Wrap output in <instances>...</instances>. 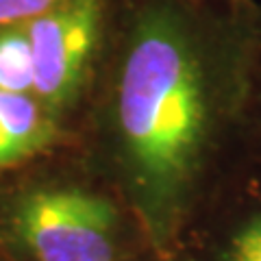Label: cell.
I'll use <instances>...</instances> for the list:
<instances>
[{"label":"cell","mask_w":261,"mask_h":261,"mask_svg":"<svg viewBox=\"0 0 261 261\" xmlns=\"http://www.w3.org/2000/svg\"><path fill=\"white\" fill-rule=\"evenodd\" d=\"M259 33L220 0H137L102 102L100 172L168 255L187 218L244 148Z\"/></svg>","instance_id":"1"},{"label":"cell","mask_w":261,"mask_h":261,"mask_svg":"<svg viewBox=\"0 0 261 261\" xmlns=\"http://www.w3.org/2000/svg\"><path fill=\"white\" fill-rule=\"evenodd\" d=\"M5 261H128L154 250L133 207L98 170L0 196Z\"/></svg>","instance_id":"2"},{"label":"cell","mask_w":261,"mask_h":261,"mask_svg":"<svg viewBox=\"0 0 261 261\" xmlns=\"http://www.w3.org/2000/svg\"><path fill=\"white\" fill-rule=\"evenodd\" d=\"M109 20V0H61L27 22L35 65L33 94L55 116L74 107L92 85L111 35Z\"/></svg>","instance_id":"3"},{"label":"cell","mask_w":261,"mask_h":261,"mask_svg":"<svg viewBox=\"0 0 261 261\" xmlns=\"http://www.w3.org/2000/svg\"><path fill=\"white\" fill-rule=\"evenodd\" d=\"M170 261H261V159L246 148L187 218Z\"/></svg>","instance_id":"4"},{"label":"cell","mask_w":261,"mask_h":261,"mask_svg":"<svg viewBox=\"0 0 261 261\" xmlns=\"http://www.w3.org/2000/svg\"><path fill=\"white\" fill-rule=\"evenodd\" d=\"M55 137V113L37 98L0 92V174L46 150Z\"/></svg>","instance_id":"5"},{"label":"cell","mask_w":261,"mask_h":261,"mask_svg":"<svg viewBox=\"0 0 261 261\" xmlns=\"http://www.w3.org/2000/svg\"><path fill=\"white\" fill-rule=\"evenodd\" d=\"M35 89V65L27 24L0 27V92L31 94Z\"/></svg>","instance_id":"6"},{"label":"cell","mask_w":261,"mask_h":261,"mask_svg":"<svg viewBox=\"0 0 261 261\" xmlns=\"http://www.w3.org/2000/svg\"><path fill=\"white\" fill-rule=\"evenodd\" d=\"M244 148L261 159V42L250 72L246 113H244Z\"/></svg>","instance_id":"7"},{"label":"cell","mask_w":261,"mask_h":261,"mask_svg":"<svg viewBox=\"0 0 261 261\" xmlns=\"http://www.w3.org/2000/svg\"><path fill=\"white\" fill-rule=\"evenodd\" d=\"M59 3L61 0H0V27L27 24Z\"/></svg>","instance_id":"8"},{"label":"cell","mask_w":261,"mask_h":261,"mask_svg":"<svg viewBox=\"0 0 261 261\" xmlns=\"http://www.w3.org/2000/svg\"><path fill=\"white\" fill-rule=\"evenodd\" d=\"M128 261H170V257L161 255V252H157V250H146V252H142V255H137V257L128 259Z\"/></svg>","instance_id":"9"},{"label":"cell","mask_w":261,"mask_h":261,"mask_svg":"<svg viewBox=\"0 0 261 261\" xmlns=\"http://www.w3.org/2000/svg\"><path fill=\"white\" fill-rule=\"evenodd\" d=\"M252 13H255V24H257L259 42H261V0H252Z\"/></svg>","instance_id":"10"},{"label":"cell","mask_w":261,"mask_h":261,"mask_svg":"<svg viewBox=\"0 0 261 261\" xmlns=\"http://www.w3.org/2000/svg\"><path fill=\"white\" fill-rule=\"evenodd\" d=\"M224 5H231V7H242V9H252V0H220Z\"/></svg>","instance_id":"11"},{"label":"cell","mask_w":261,"mask_h":261,"mask_svg":"<svg viewBox=\"0 0 261 261\" xmlns=\"http://www.w3.org/2000/svg\"><path fill=\"white\" fill-rule=\"evenodd\" d=\"M0 261H5V259H3V257H0Z\"/></svg>","instance_id":"12"}]
</instances>
